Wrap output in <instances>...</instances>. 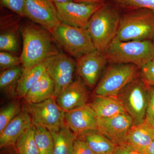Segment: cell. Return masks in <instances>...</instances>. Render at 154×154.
Returning <instances> with one entry per match:
<instances>
[{
  "mask_svg": "<svg viewBox=\"0 0 154 154\" xmlns=\"http://www.w3.org/2000/svg\"><path fill=\"white\" fill-rule=\"evenodd\" d=\"M23 48L20 59L24 70L29 69L59 53L50 32L31 24L21 28Z\"/></svg>",
  "mask_w": 154,
  "mask_h": 154,
  "instance_id": "6da1fadb",
  "label": "cell"
},
{
  "mask_svg": "<svg viewBox=\"0 0 154 154\" xmlns=\"http://www.w3.org/2000/svg\"><path fill=\"white\" fill-rule=\"evenodd\" d=\"M120 18L114 8L105 4L92 16L87 30L96 49L104 53L107 49L117 33Z\"/></svg>",
  "mask_w": 154,
  "mask_h": 154,
  "instance_id": "7a4b0ae2",
  "label": "cell"
},
{
  "mask_svg": "<svg viewBox=\"0 0 154 154\" xmlns=\"http://www.w3.org/2000/svg\"><path fill=\"white\" fill-rule=\"evenodd\" d=\"M104 53L109 62L131 64L140 68L154 59L153 45L150 40L113 41Z\"/></svg>",
  "mask_w": 154,
  "mask_h": 154,
  "instance_id": "3957f363",
  "label": "cell"
},
{
  "mask_svg": "<svg viewBox=\"0 0 154 154\" xmlns=\"http://www.w3.org/2000/svg\"><path fill=\"white\" fill-rule=\"evenodd\" d=\"M154 36V11L138 9L121 17L114 41L150 40Z\"/></svg>",
  "mask_w": 154,
  "mask_h": 154,
  "instance_id": "277c9868",
  "label": "cell"
},
{
  "mask_svg": "<svg viewBox=\"0 0 154 154\" xmlns=\"http://www.w3.org/2000/svg\"><path fill=\"white\" fill-rule=\"evenodd\" d=\"M106 69L94 92L95 96H118L138 77V67L131 64L114 63Z\"/></svg>",
  "mask_w": 154,
  "mask_h": 154,
  "instance_id": "5b68a950",
  "label": "cell"
},
{
  "mask_svg": "<svg viewBox=\"0 0 154 154\" xmlns=\"http://www.w3.org/2000/svg\"><path fill=\"white\" fill-rule=\"evenodd\" d=\"M126 113L132 118L134 125L145 121L148 105V87L140 78L137 77L123 88L118 96Z\"/></svg>",
  "mask_w": 154,
  "mask_h": 154,
  "instance_id": "8992f818",
  "label": "cell"
},
{
  "mask_svg": "<svg viewBox=\"0 0 154 154\" xmlns=\"http://www.w3.org/2000/svg\"><path fill=\"white\" fill-rule=\"evenodd\" d=\"M51 34L69 55L76 59L96 49L87 29L60 22Z\"/></svg>",
  "mask_w": 154,
  "mask_h": 154,
  "instance_id": "52a82bcc",
  "label": "cell"
},
{
  "mask_svg": "<svg viewBox=\"0 0 154 154\" xmlns=\"http://www.w3.org/2000/svg\"><path fill=\"white\" fill-rule=\"evenodd\" d=\"M23 109L31 116L33 124L44 127L50 131L57 130L66 124L65 112L54 97L34 104L25 102Z\"/></svg>",
  "mask_w": 154,
  "mask_h": 154,
  "instance_id": "ba28073f",
  "label": "cell"
},
{
  "mask_svg": "<svg viewBox=\"0 0 154 154\" xmlns=\"http://www.w3.org/2000/svg\"><path fill=\"white\" fill-rule=\"evenodd\" d=\"M54 4L61 23L85 29L92 16L105 4L76 2Z\"/></svg>",
  "mask_w": 154,
  "mask_h": 154,
  "instance_id": "9c48e42d",
  "label": "cell"
},
{
  "mask_svg": "<svg viewBox=\"0 0 154 154\" xmlns=\"http://www.w3.org/2000/svg\"><path fill=\"white\" fill-rule=\"evenodd\" d=\"M43 63L46 72L54 83L55 98L74 82L76 62L67 54L59 52L48 58Z\"/></svg>",
  "mask_w": 154,
  "mask_h": 154,
  "instance_id": "30bf717a",
  "label": "cell"
},
{
  "mask_svg": "<svg viewBox=\"0 0 154 154\" xmlns=\"http://www.w3.org/2000/svg\"><path fill=\"white\" fill-rule=\"evenodd\" d=\"M25 17L41 25L51 33L60 21L51 0H25Z\"/></svg>",
  "mask_w": 154,
  "mask_h": 154,
  "instance_id": "8fae6325",
  "label": "cell"
},
{
  "mask_svg": "<svg viewBox=\"0 0 154 154\" xmlns=\"http://www.w3.org/2000/svg\"><path fill=\"white\" fill-rule=\"evenodd\" d=\"M107 62L104 53L94 50L76 59L77 74L87 86L94 88Z\"/></svg>",
  "mask_w": 154,
  "mask_h": 154,
  "instance_id": "7c38bea8",
  "label": "cell"
},
{
  "mask_svg": "<svg viewBox=\"0 0 154 154\" xmlns=\"http://www.w3.org/2000/svg\"><path fill=\"white\" fill-rule=\"evenodd\" d=\"M126 113L106 118H97V131L116 146L125 143L128 131L133 125Z\"/></svg>",
  "mask_w": 154,
  "mask_h": 154,
  "instance_id": "4fadbf2b",
  "label": "cell"
},
{
  "mask_svg": "<svg viewBox=\"0 0 154 154\" xmlns=\"http://www.w3.org/2000/svg\"><path fill=\"white\" fill-rule=\"evenodd\" d=\"M65 120L73 132L79 137L92 131L97 130V117L88 103L65 112Z\"/></svg>",
  "mask_w": 154,
  "mask_h": 154,
  "instance_id": "5bb4252c",
  "label": "cell"
},
{
  "mask_svg": "<svg viewBox=\"0 0 154 154\" xmlns=\"http://www.w3.org/2000/svg\"><path fill=\"white\" fill-rule=\"evenodd\" d=\"M87 86L79 77L56 97L58 105L67 112L88 104L89 93Z\"/></svg>",
  "mask_w": 154,
  "mask_h": 154,
  "instance_id": "9a60e30c",
  "label": "cell"
},
{
  "mask_svg": "<svg viewBox=\"0 0 154 154\" xmlns=\"http://www.w3.org/2000/svg\"><path fill=\"white\" fill-rule=\"evenodd\" d=\"M32 125L31 116L23 109L0 133V148L15 146L19 138Z\"/></svg>",
  "mask_w": 154,
  "mask_h": 154,
  "instance_id": "2e32d148",
  "label": "cell"
},
{
  "mask_svg": "<svg viewBox=\"0 0 154 154\" xmlns=\"http://www.w3.org/2000/svg\"><path fill=\"white\" fill-rule=\"evenodd\" d=\"M88 103L98 118H106L126 113L117 96H95Z\"/></svg>",
  "mask_w": 154,
  "mask_h": 154,
  "instance_id": "e0dca14e",
  "label": "cell"
},
{
  "mask_svg": "<svg viewBox=\"0 0 154 154\" xmlns=\"http://www.w3.org/2000/svg\"><path fill=\"white\" fill-rule=\"evenodd\" d=\"M54 83L46 71L31 87L24 99L26 103H38L54 97Z\"/></svg>",
  "mask_w": 154,
  "mask_h": 154,
  "instance_id": "ac0fdd59",
  "label": "cell"
},
{
  "mask_svg": "<svg viewBox=\"0 0 154 154\" xmlns=\"http://www.w3.org/2000/svg\"><path fill=\"white\" fill-rule=\"evenodd\" d=\"M154 138V129L145 121L133 125L128 131L125 143L145 152L146 149Z\"/></svg>",
  "mask_w": 154,
  "mask_h": 154,
  "instance_id": "d6986e66",
  "label": "cell"
},
{
  "mask_svg": "<svg viewBox=\"0 0 154 154\" xmlns=\"http://www.w3.org/2000/svg\"><path fill=\"white\" fill-rule=\"evenodd\" d=\"M50 131L53 140V154H72L77 137L66 123L57 130Z\"/></svg>",
  "mask_w": 154,
  "mask_h": 154,
  "instance_id": "ffe728a7",
  "label": "cell"
},
{
  "mask_svg": "<svg viewBox=\"0 0 154 154\" xmlns=\"http://www.w3.org/2000/svg\"><path fill=\"white\" fill-rule=\"evenodd\" d=\"M95 154H113L116 145L98 131H89L79 137Z\"/></svg>",
  "mask_w": 154,
  "mask_h": 154,
  "instance_id": "44dd1931",
  "label": "cell"
},
{
  "mask_svg": "<svg viewBox=\"0 0 154 154\" xmlns=\"http://www.w3.org/2000/svg\"><path fill=\"white\" fill-rule=\"evenodd\" d=\"M22 65L3 70L0 74V89L9 98L17 96V88L23 72Z\"/></svg>",
  "mask_w": 154,
  "mask_h": 154,
  "instance_id": "7402d4cb",
  "label": "cell"
},
{
  "mask_svg": "<svg viewBox=\"0 0 154 154\" xmlns=\"http://www.w3.org/2000/svg\"><path fill=\"white\" fill-rule=\"evenodd\" d=\"M46 72L44 63L36 65L29 69L24 70L18 82L17 96L24 98L32 86Z\"/></svg>",
  "mask_w": 154,
  "mask_h": 154,
  "instance_id": "603a6c76",
  "label": "cell"
},
{
  "mask_svg": "<svg viewBox=\"0 0 154 154\" xmlns=\"http://www.w3.org/2000/svg\"><path fill=\"white\" fill-rule=\"evenodd\" d=\"M19 154H39L35 139V128L32 126L19 138L15 145Z\"/></svg>",
  "mask_w": 154,
  "mask_h": 154,
  "instance_id": "cb8c5ba5",
  "label": "cell"
},
{
  "mask_svg": "<svg viewBox=\"0 0 154 154\" xmlns=\"http://www.w3.org/2000/svg\"><path fill=\"white\" fill-rule=\"evenodd\" d=\"M33 125L35 128V141L39 154H53L54 143L51 132L44 127L36 124Z\"/></svg>",
  "mask_w": 154,
  "mask_h": 154,
  "instance_id": "d4e9b609",
  "label": "cell"
},
{
  "mask_svg": "<svg viewBox=\"0 0 154 154\" xmlns=\"http://www.w3.org/2000/svg\"><path fill=\"white\" fill-rule=\"evenodd\" d=\"M19 101H14L1 109L0 111V133L22 111Z\"/></svg>",
  "mask_w": 154,
  "mask_h": 154,
  "instance_id": "484cf974",
  "label": "cell"
},
{
  "mask_svg": "<svg viewBox=\"0 0 154 154\" xmlns=\"http://www.w3.org/2000/svg\"><path fill=\"white\" fill-rule=\"evenodd\" d=\"M1 31L0 34L1 51L17 54L19 51L18 38L16 32L12 30Z\"/></svg>",
  "mask_w": 154,
  "mask_h": 154,
  "instance_id": "4316f807",
  "label": "cell"
},
{
  "mask_svg": "<svg viewBox=\"0 0 154 154\" xmlns=\"http://www.w3.org/2000/svg\"><path fill=\"white\" fill-rule=\"evenodd\" d=\"M116 5L125 9H148L154 11V0H112Z\"/></svg>",
  "mask_w": 154,
  "mask_h": 154,
  "instance_id": "83f0119b",
  "label": "cell"
},
{
  "mask_svg": "<svg viewBox=\"0 0 154 154\" xmlns=\"http://www.w3.org/2000/svg\"><path fill=\"white\" fill-rule=\"evenodd\" d=\"M20 65L21 61L20 57L7 51L0 52V68L2 70L19 66Z\"/></svg>",
  "mask_w": 154,
  "mask_h": 154,
  "instance_id": "f1b7e54d",
  "label": "cell"
},
{
  "mask_svg": "<svg viewBox=\"0 0 154 154\" xmlns=\"http://www.w3.org/2000/svg\"><path fill=\"white\" fill-rule=\"evenodd\" d=\"M140 78L147 85L154 87V59L140 68Z\"/></svg>",
  "mask_w": 154,
  "mask_h": 154,
  "instance_id": "f546056e",
  "label": "cell"
},
{
  "mask_svg": "<svg viewBox=\"0 0 154 154\" xmlns=\"http://www.w3.org/2000/svg\"><path fill=\"white\" fill-rule=\"evenodd\" d=\"M1 5L22 17H25V0H0Z\"/></svg>",
  "mask_w": 154,
  "mask_h": 154,
  "instance_id": "4dcf8cb0",
  "label": "cell"
},
{
  "mask_svg": "<svg viewBox=\"0 0 154 154\" xmlns=\"http://www.w3.org/2000/svg\"><path fill=\"white\" fill-rule=\"evenodd\" d=\"M147 86L149 99L146 111L145 121L154 129V87Z\"/></svg>",
  "mask_w": 154,
  "mask_h": 154,
  "instance_id": "1f68e13d",
  "label": "cell"
},
{
  "mask_svg": "<svg viewBox=\"0 0 154 154\" xmlns=\"http://www.w3.org/2000/svg\"><path fill=\"white\" fill-rule=\"evenodd\" d=\"M72 154H95L82 139L77 137Z\"/></svg>",
  "mask_w": 154,
  "mask_h": 154,
  "instance_id": "d6a6232c",
  "label": "cell"
},
{
  "mask_svg": "<svg viewBox=\"0 0 154 154\" xmlns=\"http://www.w3.org/2000/svg\"><path fill=\"white\" fill-rule=\"evenodd\" d=\"M113 154H146L145 152L135 148L127 143L116 146Z\"/></svg>",
  "mask_w": 154,
  "mask_h": 154,
  "instance_id": "836d02e7",
  "label": "cell"
},
{
  "mask_svg": "<svg viewBox=\"0 0 154 154\" xmlns=\"http://www.w3.org/2000/svg\"><path fill=\"white\" fill-rule=\"evenodd\" d=\"M1 154H19L15 146L1 149Z\"/></svg>",
  "mask_w": 154,
  "mask_h": 154,
  "instance_id": "e575fe53",
  "label": "cell"
},
{
  "mask_svg": "<svg viewBox=\"0 0 154 154\" xmlns=\"http://www.w3.org/2000/svg\"><path fill=\"white\" fill-rule=\"evenodd\" d=\"M146 154H154V138L145 151Z\"/></svg>",
  "mask_w": 154,
  "mask_h": 154,
  "instance_id": "d590c367",
  "label": "cell"
},
{
  "mask_svg": "<svg viewBox=\"0 0 154 154\" xmlns=\"http://www.w3.org/2000/svg\"><path fill=\"white\" fill-rule=\"evenodd\" d=\"M76 2H102V0H75Z\"/></svg>",
  "mask_w": 154,
  "mask_h": 154,
  "instance_id": "8d00e7d4",
  "label": "cell"
},
{
  "mask_svg": "<svg viewBox=\"0 0 154 154\" xmlns=\"http://www.w3.org/2000/svg\"><path fill=\"white\" fill-rule=\"evenodd\" d=\"M54 3H65L68 2H75V0H51Z\"/></svg>",
  "mask_w": 154,
  "mask_h": 154,
  "instance_id": "74e56055",
  "label": "cell"
},
{
  "mask_svg": "<svg viewBox=\"0 0 154 154\" xmlns=\"http://www.w3.org/2000/svg\"><path fill=\"white\" fill-rule=\"evenodd\" d=\"M153 41H152V43H153V47H154V36L153 38Z\"/></svg>",
  "mask_w": 154,
  "mask_h": 154,
  "instance_id": "f35d334b",
  "label": "cell"
}]
</instances>
